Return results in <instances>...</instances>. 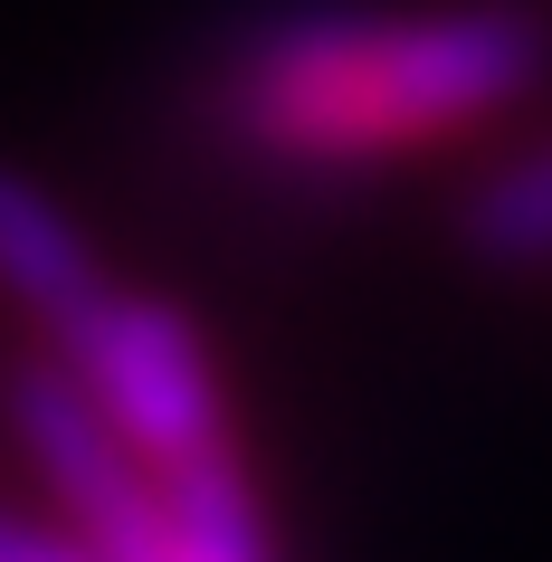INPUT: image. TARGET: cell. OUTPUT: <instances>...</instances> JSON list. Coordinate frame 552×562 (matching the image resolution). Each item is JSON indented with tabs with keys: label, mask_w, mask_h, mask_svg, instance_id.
<instances>
[{
	"label": "cell",
	"mask_w": 552,
	"mask_h": 562,
	"mask_svg": "<svg viewBox=\"0 0 552 562\" xmlns=\"http://www.w3.org/2000/svg\"><path fill=\"white\" fill-rule=\"evenodd\" d=\"M0 296L20 305L30 325H48V334H67L95 296H105L95 248L77 238V220H67L30 172H0Z\"/></svg>",
	"instance_id": "cell-3"
},
{
	"label": "cell",
	"mask_w": 552,
	"mask_h": 562,
	"mask_svg": "<svg viewBox=\"0 0 552 562\" xmlns=\"http://www.w3.org/2000/svg\"><path fill=\"white\" fill-rule=\"evenodd\" d=\"M543 77V30L523 10H429V20H286L238 67V134L277 162H381L505 115Z\"/></svg>",
	"instance_id": "cell-1"
},
{
	"label": "cell",
	"mask_w": 552,
	"mask_h": 562,
	"mask_svg": "<svg viewBox=\"0 0 552 562\" xmlns=\"http://www.w3.org/2000/svg\"><path fill=\"white\" fill-rule=\"evenodd\" d=\"M466 248L486 267H552V144L505 162L466 201Z\"/></svg>",
	"instance_id": "cell-4"
},
{
	"label": "cell",
	"mask_w": 552,
	"mask_h": 562,
	"mask_svg": "<svg viewBox=\"0 0 552 562\" xmlns=\"http://www.w3.org/2000/svg\"><path fill=\"white\" fill-rule=\"evenodd\" d=\"M0 562H95L77 533H30V525H10L0 515Z\"/></svg>",
	"instance_id": "cell-5"
},
{
	"label": "cell",
	"mask_w": 552,
	"mask_h": 562,
	"mask_svg": "<svg viewBox=\"0 0 552 562\" xmlns=\"http://www.w3.org/2000/svg\"><path fill=\"white\" fill-rule=\"evenodd\" d=\"M67 372L95 391V411L144 448V468H191L210 448H229V411H219V372H210L201 334L153 296H105L58 334Z\"/></svg>",
	"instance_id": "cell-2"
}]
</instances>
